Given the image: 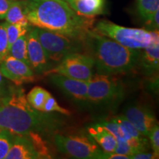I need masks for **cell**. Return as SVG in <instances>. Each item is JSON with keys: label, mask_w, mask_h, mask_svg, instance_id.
Returning a JSON list of instances; mask_svg holds the SVG:
<instances>
[{"label": "cell", "mask_w": 159, "mask_h": 159, "mask_svg": "<svg viewBox=\"0 0 159 159\" xmlns=\"http://www.w3.org/2000/svg\"><path fill=\"white\" fill-rule=\"evenodd\" d=\"M25 4L30 25L83 43L94 25V18L77 14L63 0H25Z\"/></svg>", "instance_id": "cell-1"}, {"label": "cell", "mask_w": 159, "mask_h": 159, "mask_svg": "<svg viewBox=\"0 0 159 159\" xmlns=\"http://www.w3.org/2000/svg\"><path fill=\"white\" fill-rule=\"evenodd\" d=\"M57 126L58 121L49 113L35 110L29 104L23 89L13 91L0 101V129L11 134H39L57 129Z\"/></svg>", "instance_id": "cell-2"}, {"label": "cell", "mask_w": 159, "mask_h": 159, "mask_svg": "<svg viewBox=\"0 0 159 159\" xmlns=\"http://www.w3.org/2000/svg\"><path fill=\"white\" fill-rule=\"evenodd\" d=\"M91 52L94 66L101 74L128 72L138 65L141 49L128 48L91 30L83 41Z\"/></svg>", "instance_id": "cell-3"}, {"label": "cell", "mask_w": 159, "mask_h": 159, "mask_svg": "<svg viewBox=\"0 0 159 159\" xmlns=\"http://www.w3.org/2000/svg\"><path fill=\"white\" fill-rule=\"evenodd\" d=\"M92 30L114 40L125 47L134 49H144L159 41L158 30L125 27L108 20L98 21Z\"/></svg>", "instance_id": "cell-4"}, {"label": "cell", "mask_w": 159, "mask_h": 159, "mask_svg": "<svg viewBox=\"0 0 159 159\" xmlns=\"http://www.w3.org/2000/svg\"><path fill=\"white\" fill-rule=\"evenodd\" d=\"M37 35L49 60L60 62L71 53L80 52L81 42L61 33L36 27Z\"/></svg>", "instance_id": "cell-5"}, {"label": "cell", "mask_w": 159, "mask_h": 159, "mask_svg": "<svg viewBox=\"0 0 159 159\" xmlns=\"http://www.w3.org/2000/svg\"><path fill=\"white\" fill-rule=\"evenodd\" d=\"M55 144L57 149L75 158L102 159L104 151L94 139L81 136H55Z\"/></svg>", "instance_id": "cell-6"}, {"label": "cell", "mask_w": 159, "mask_h": 159, "mask_svg": "<svg viewBox=\"0 0 159 159\" xmlns=\"http://www.w3.org/2000/svg\"><path fill=\"white\" fill-rule=\"evenodd\" d=\"M60 62L56 67L43 71V73L47 75L58 74L87 82L94 75V61L90 55L71 53Z\"/></svg>", "instance_id": "cell-7"}, {"label": "cell", "mask_w": 159, "mask_h": 159, "mask_svg": "<svg viewBox=\"0 0 159 159\" xmlns=\"http://www.w3.org/2000/svg\"><path fill=\"white\" fill-rule=\"evenodd\" d=\"M122 89L117 79L105 74H95L88 81L87 100L99 104L114 100L121 96Z\"/></svg>", "instance_id": "cell-8"}, {"label": "cell", "mask_w": 159, "mask_h": 159, "mask_svg": "<svg viewBox=\"0 0 159 159\" xmlns=\"http://www.w3.org/2000/svg\"><path fill=\"white\" fill-rule=\"evenodd\" d=\"M0 72L18 86L34 80V72L31 67L11 55H7L0 63Z\"/></svg>", "instance_id": "cell-9"}, {"label": "cell", "mask_w": 159, "mask_h": 159, "mask_svg": "<svg viewBox=\"0 0 159 159\" xmlns=\"http://www.w3.org/2000/svg\"><path fill=\"white\" fill-rule=\"evenodd\" d=\"M125 116L142 134L148 137L150 131L158 125L157 119L150 109L140 105H134L127 109Z\"/></svg>", "instance_id": "cell-10"}, {"label": "cell", "mask_w": 159, "mask_h": 159, "mask_svg": "<svg viewBox=\"0 0 159 159\" xmlns=\"http://www.w3.org/2000/svg\"><path fill=\"white\" fill-rule=\"evenodd\" d=\"M49 80L66 94L75 100H87L88 82L58 74L49 75Z\"/></svg>", "instance_id": "cell-11"}, {"label": "cell", "mask_w": 159, "mask_h": 159, "mask_svg": "<svg viewBox=\"0 0 159 159\" xmlns=\"http://www.w3.org/2000/svg\"><path fill=\"white\" fill-rule=\"evenodd\" d=\"M27 54L31 69L36 72H43L49 65V59L40 43L36 27L27 33Z\"/></svg>", "instance_id": "cell-12"}, {"label": "cell", "mask_w": 159, "mask_h": 159, "mask_svg": "<svg viewBox=\"0 0 159 159\" xmlns=\"http://www.w3.org/2000/svg\"><path fill=\"white\" fill-rule=\"evenodd\" d=\"M5 158L37 159L41 158L28 136L14 135L13 143Z\"/></svg>", "instance_id": "cell-13"}, {"label": "cell", "mask_w": 159, "mask_h": 159, "mask_svg": "<svg viewBox=\"0 0 159 159\" xmlns=\"http://www.w3.org/2000/svg\"><path fill=\"white\" fill-rule=\"evenodd\" d=\"M68 5L77 14L88 18H94L102 14L105 9V0H70Z\"/></svg>", "instance_id": "cell-14"}, {"label": "cell", "mask_w": 159, "mask_h": 159, "mask_svg": "<svg viewBox=\"0 0 159 159\" xmlns=\"http://www.w3.org/2000/svg\"><path fill=\"white\" fill-rule=\"evenodd\" d=\"M89 134L102 148L104 152H113L116 147V139L108 130L101 125L97 124L89 127Z\"/></svg>", "instance_id": "cell-15"}, {"label": "cell", "mask_w": 159, "mask_h": 159, "mask_svg": "<svg viewBox=\"0 0 159 159\" xmlns=\"http://www.w3.org/2000/svg\"><path fill=\"white\" fill-rule=\"evenodd\" d=\"M140 50L138 64L141 65L144 71L151 74L158 71L159 65V41Z\"/></svg>", "instance_id": "cell-16"}, {"label": "cell", "mask_w": 159, "mask_h": 159, "mask_svg": "<svg viewBox=\"0 0 159 159\" xmlns=\"http://www.w3.org/2000/svg\"><path fill=\"white\" fill-rule=\"evenodd\" d=\"M6 22L10 24H21L30 25L27 19L25 0H13L5 17Z\"/></svg>", "instance_id": "cell-17"}, {"label": "cell", "mask_w": 159, "mask_h": 159, "mask_svg": "<svg viewBox=\"0 0 159 159\" xmlns=\"http://www.w3.org/2000/svg\"><path fill=\"white\" fill-rule=\"evenodd\" d=\"M9 55L23 61L26 64L30 66L28 54H27V33L19 37L10 47Z\"/></svg>", "instance_id": "cell-18"}, {"label": "cell", "mask_w": 159, "mask_h": 159, "mask_svg": "<svg viewBox=\"0 0 159 159\" xmlns=\"http://www.w3.org/2000/svg\"><path fill=\"white\" fill-rule=\"evenodd\" d=\"M51 94L46 89L35 86L27 94V100L29 104L35 110L42 111L44 103Z\"/></svg>", "instance_id": "cell-19"}, {"label": "cell", "mask_w": 159, "mask_h": 159, "mask_svg": "<svg viewBox=\"0 0 159 159\" xmlns=\"http://www.w3.org/2000/svg\"><path fill=\"white\" fill-rule=\"evenodd\" d=\"M137 10L139 16L148 21L159 11V0H138Z\"/></svg>", "instance_id": "cell-20"}, {"label": "cell", "mask_w": 159, "mask_h": 159, "mask_svg": "<svg viewBox=\"0 0 159 159\" xmlns=\"http://www.w3.org/2000/svg\"><path fill=\"white\" fill-rule=\"evenodd\" d=\"M9 47L21 35L27 34L30 30V25L21 24H10L5 22Z\"/></svg>", "instance_id": "cell-21"}, {"label": "cell", "mask_w": 159, "mask_h": 159, "mask_svg": "<svg viewBox=\"0 0 159 159\" xmlns=\"http://www.w3.org/2000/svg\"><path fill=\"white\" fill-rule=\"evenodd\" d=\"M14 135L7 130L0 129V159L5 158L13 143Z\"/></svg>", "instance_id": "cell-22"}, {"label": "cell", "mask_w": 159, "mask_h": 159, "mask_svg": "<svg viewBox=\"0 0 159 159\" xmlns=\"http://www.w3.org/2000/svg\"><path fill=\"white\" fill-rule=\"evenodd\" d=\"M43 112L47 113H52V112H57L61 114L66 115L69 116L71 114L70 111L67 109L63 108L59 105L58 103L56 101L54 97L50 94L47 98V100L44 103V105L43 107Z\"/></svg>", "instance_id": "cell-23"}, {"label": "cell", "mask_w": 159, "mask_h": 159, "mask_svg": "<svg viewBox=\"0 0 159 159\" xmlns=\"http://www.w3.org/2000/svg\"><path fill=\"white\" fill-rule=\"evenodd\" d=\"M99 125L108 130L116 138V142H125L124 132L118 124L111 121H102Z\"/></svg>", "instance_id": "cell-24"}, {"label": "cell", "mask_w": 159, "mask_h": 159, "mask_svg": "<svg viewBox=\"0 0 159 159\" xmlns=\"http://www.w3.org/2000/svg\"><path fill=\"white\" fill-rule=\"evenodd\" d=\"M9 49L5 24L4 22L0 24V63L9 55Z\"/></svg>", "instance_id": "cell-25"}, {"label": "cell", "mask_w": 159, "mask_h": 159, "mask_svg": "<svg viewBox=\"0 0 159 159\" xmlns=\"http://www.w3.org/2000/svg\"><path fill=\"white\" fill-rule=\"evenodd\" d=\"M114 152H116V153L128 156L131 159V156H134V154L137 153V152H141V151L131 147L126 142H117L116 147Z\"/></svg>", "instance_id": "cell-26"}, {"label": "cell", "mask_w": 159, "mask_h": 159, "mask_svg": "<svg viewBox=\"0 0 159 159\" xmlns=\"http://www.w3.org/2000/svg\"><path fill=\"white\" fill-rule=\"evenodd\" d=\"M148 138L150 139V146L153 152L158 157L159 156V128L158 125H156L150 131Z\"/></svg>", "instance_id": "cell-27"}, {"label": "cell", "mask_w": 159, "mask_h": 159, "mask_svg": "<svg viewBox=\"0 0 159 159\" xmlns=\"http://www.w3.org/2000/svg\"><path fill=\"white\" fill-rule=\"evenodd\" d=\"M148 150L141 151V152H137L131 156V159H153L158 158L153 152H148Z\"/></svg>", "instance_id": "cell-28"}, {"label": "cell", "mask_w": 159, "mask_h": 159, "mask_svg": "<svg viewBox=\"0 0 159 159\" xmlns=\"http://www.w3.org/2000/svg\"><path fill=\"white\" fill-rule=\"evenodd\" d=\"M13 0H0V19H5Z\"/></svg>", "instance_id": "cell-29"}, {"label": "cell", "mask_w": 159, "mask_h": 159, "mask_svg": "<svg viewBox=\"0 0 159 159\" xmlns=\"http://www.w3.org/2000/svg\"><path fill=\"white\" fill-rule=\"evenodd\" d=\"M147 25L150 27L151 29H153L154 30H158L159 28V11H158L155 13L151 19L146 21Z\"/></svg>", "instance_id": "cell-30"}, {"label": "cell", "mask_w": 159, "mask_h": 159, "mask_svg": "<svg viewBox=\"0 0 159 159\" xmlns=\"http://www.w3.org/2000/svg\"><path fill=\"white\" fill-rule=\"evenodd\" d=\"M102 159H130V158L125 155L116 153V152H104Z\"/></svg>", "instance_id": "cell-31"}, {"label": "cell", "mask_w": 159, "mask_h": 159, "mask_svg": "<svg viewBox=\"0 0 159 159\" xmlns=\"http://www.w3.org/2000/svg\"><path fill=\"white\" fill-rule=\"evenodd\" d=\"M3 76L2 75L1 72H0V96H2L5 94V80H4Z\"/></svg>", "instance_id": "cell-32"}, {"label": "cell", "mask_w": 159, "mask_h": 159, "mask_svg": "<svg viewBox=\"0 0 159 159\" xmlns=\"http://www.w3.org/2000/svg\"><path fill=\"white\" fill-rule=\"evenodd\" d=\"M63 1H64V2H66V3H67V2H69V1H70V0H63Z\"/></svg>", "instance_id": "cell-33"}]
</instances>
